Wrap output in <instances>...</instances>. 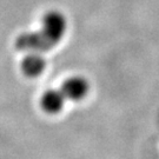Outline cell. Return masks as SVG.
<instances>
[{
	"instance_id": "cell-2",
	"label": "cell",
	"mask_w": 159,
	"mask_h": 159,
	"mask_svg": "<svg viewBox=\"0 0 159 159\" xmlns=\"http://www.w3.org/2000/svg\"><path fill=\"white\" fill-rule=\"evenodd\" d=\"M16 46L19 50L27 52H45L54 47L40 31L20 34L16 40Z\"/></svg>"
},
{
	"instance_id": "cell-4",
	"label": "cell",
	"mask_w": 159,
	"mask_h": 159,
	"mask_svg": "<svg viewBox=\"0 0 159 159\" xmlns=\"http://www.w3.org/2000/svg\"><path fill=\"white\" fill-rule=\"evenodd\" d=\"M65 100H66V98L61 92V90L51 89L41 96L40 104H41V107L46 113L57 114L63 110Z\"/></svg>"
},
{
	"instance_id": "cell-1",
	"label": "cell",
	"mask_w": 159,
	"mask_h": 159,
	"mask_svg": "<svg viewBox=\"0 0 159 159\" xmlns=\"http://www.w3.org/2000/svg\"><path fill=\"white\" fill-rule=\"evenodd\" d=\"M67 30V20L61 12L52 10L46 12L41 20L40 32L53 46L64 38Z\"/></svg>"
},
{
	"instance_id": "cell-3",
	"label": "cell",
	"mask_w": 159,
	"mask_h": 159,
	"mask_svg": "<svg viewBox=\"0 0 159 159\" xmlns=\"http://www.w3.org/2000/svg\"><path fill=\"white\" fill-rule=\"evenodd\" d=\"M60 90L66 99H70L72 102H79L89 93L90 85L84 77L73 75L64 81Z\"/></svg>"
},
{
	"instance_id": "cell-5",
	"label": "cell",
	"mask_w": 159,
	"mask_h": 159,
	"mask_svg": "<svg viewBox=\"0 0 159 159\" xmlns=\"http://www.w3.org/2000/svg\"><path fill=\"white\" fill-rule=\"evenodd\" d=\"M46 67V61L40 54V52H30L23 59L21 70L25 75L30 78L38 77L44 72Z\"/></svg>"
}]
</instances>
